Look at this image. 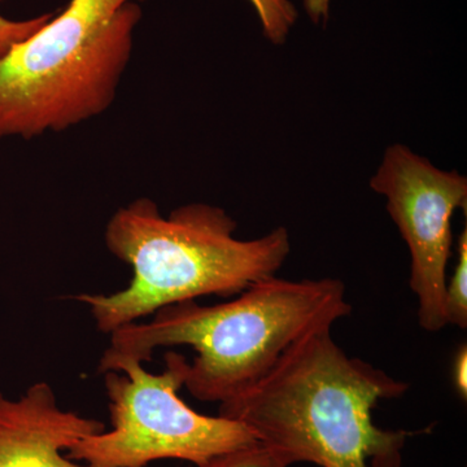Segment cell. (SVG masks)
Returning a JSON list of instances; mask_svg holds the SVG:
<instances>
[{
    "label": "cell",
    "mask_w": 467,
    "mask_h": 467,
    "mask_svg": "<svg viewBox=\"0 0 467 467\" xmlns=\"http://www.w3.org/2000/svg\"><path fill=\"white\" fill-rule=\"evenodd\" d=\"M106 426L64 410L50 384H32L17 399L0 392V467H86L63 453Z\"/></svg>",
    "instance_id": "52a82bcc"
},
{
    "label": "cell",
    "mask_w": 467,
    "mask_h": 467,
    "mask_svg": "<svg viewBox=\"0 0 467 467\" xmlns=\"http://www.w3.org/2000/svg\"><path fill=\"white\" fill-rule=\"evenodd\" d=\"M331 0H303L304 9L315 24L326 23L330 15Z\"/></svg>",
    "instance_id": "4fadbf2b"
},
{
    "label": "cell",
    "mask_w": 467,
    "mask_h": 467,
    "mask_svg": "<svg viewBox=\"0 0 467 467\" xmlns=\"http://www.w3.org/2000/svg\"><path fill=\"white\" fill-rule=\"evenodd\" d=\"M225 209L193 202L162 216L155 202L135 199L110 217L107 248L133 269L125 290L82 294L99 331L110 334L158 310L208 295L233 296L276 275L291 251L290 234L276 227L250 241L235 236Z\"/></svg>",
    "instance_id": "3957f363"
},
{
    "label": "cell",
    "mask_w": 467,
    "mask_h": 467,
    "mask_svg": "<svg viewBox=\"0 0 467 467\" xmlns=\"http://www.w3.org/2000/svg\"><path fill=\"white\" fill-rule=\"evenodd\" d=\"M250 3L257 12L267 41L284 45L299 16L295 5L290 0H250Z\"/></svg>",
    "instance_id": "30bf717a"
},
{
    "label": "cell",
    "mask_w": 467,
    "mask_h": 467,
    "mask_svg": "<svg viewBox=\"0 0 467 467\" xmlns=\"http://www.w3.org/2000/svg\"><path fill=\"white\" fill-rule=\"evenodd\" d=\"M370 189L386 208L410 254L409 285L418 300V322L427 333L447 326L445 287L451 254V218L466 211L467 178L436 168L404 144L387 147Z\"/></svg>",
    "instance_id": "8992f818"
},
{
    "label": "cell",
    "mask_w": 467,
    "mask_h": 467,
    "mask_svg": "<svg viewBox=\"0 0 467 467\" xmlns=\"http://www.w3.org/2000/svg\"><path fill=\"white\" fill-rule=\"evenodd\" d=\"M189 367L175 352L165 355L160 374L130 359L116 364L103 374L112 429L82 439L67 456L84 461L86 467H146L160 460L202 467L213 457L257 441L244 423L198 413L180 398Z\"/></svg>",
    "instance_id": "5b68a950"
},
{
    "label": "cell",
    "mask_w": 467,
    "mask_h": 467,
    "mask_svg": "<svg viewBox=\"0 0 467 467\" xmlns=\"http://www.w3.org/2000/svg\"><path fill=\"white\" fill-rule=\"evenodd\" d=\"M144 0H70L0 57V140L58 133L112 106Z\"/></svg>",
    "instance_id": "277c9868"
},
{
    "label": "cell",
    "mask_w": 467,
    "mask_h": 467,
    "mask_svg": "<svg viewBox=\"0 0 467 467\" xmlns=\"http://www.w3.org/2000/svg\"><path fill=\"white\" fill-rule=\"evenodd\" d=\"M291 460L281 451L257 441L220 454L202 467H290Z\"/></svg>",
    "instance_id": "9c48e42d"
},
{
    "label": "cell",
    "mask_w": 467,
    "mask_h": 467,
    "mask_svg": "<svg viewBox=\"0 0 467 467\" xmlns=\"http://www.w3.org/2000/svg\"><path fill=\"white\" fill-rule=\"evenodd\" d=\"M52 16L54 14L41 15L27 20H9L0 15V57L7 54L15 45L38 32Z\"/></svg>",
    "instance_id": "8fae6325"
},
{
    "label": "cell",
    "mask_w": 467,
    "mask_h": 467,
    "mask_svg": "<svg viewBox=\"0 0 467 467\" xmlns=\"http://www.w3.org/2000/svg\"><path fill=\"white\" fill-rule=\"evenodd\" d=\"M456 269L445 287V319L447 325L466 328L467 326V229H463L457 242Z\"/></svg>",
    "instance_id": "ba28073f"
},
{
    "label": "cell",
    "mask_w": 467,
    "mask_h": 467,
    "mask_svg": "<svg viewBox=\"0 0 467 467\" xmlns=\"http://www.w3.org/2000/svg\"><path fill=\"white\" fill-rule=\"evenodd\" d=\"M408 389L407 382L349 358L331 327H321L292 344L259 382L220 404L218 416L244 423L292 463L401 467L410 432L379 429L373 409Z\"/></svg>",
    "instance_id": "6da1fadb"
},
{
    "label": "cell",
    "mask_w": 467,
    "mask_h": 467,
    "mask_svg": "<svg viewBox=\"0 0 467 467\" xmlns=\"http://www.w3.org/2000/svg\"><path fill=\"white\" fill-rule=\"evenodd\" d=\"M454 384L461 398L466 399L467 396V350L466 346L461 347L454 358Z\"/></svg>",
    "instance_id": "7c38bea8"
},
{
    "label": "cell",
    "mask_w": 467,
    "mask_h": 467,
    "mask_svg": "<svg viewBox=\"0 0 467 467\" xmlns=\"http://www.w3.org/2000/svg\"><path fill=\"white\" fill-rule=\"evenodd\" d=\"M350 312L340 279L273 275L233 301L212 306L183 301L158 310L150 322L116 328L98 371L129 359L150 361L160 347L190 346L198 355L184 387L198 400L223 404L265 377L301 337L333 327Z\"/></svg>",
    "instance_id": "7a4b0ae2"
}]
</instances>
